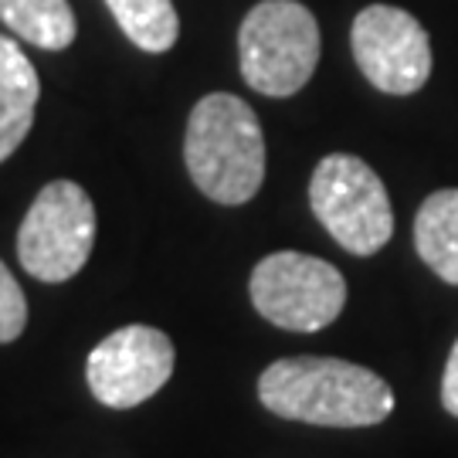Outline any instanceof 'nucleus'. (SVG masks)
Wrapping results in <instances>:
<instances>
[{
	"instance_id": "obj_10",
	"label": "nucleus",
	"mask_w": 458,
	"mask_h": 458,
	"mask_svg": "<svg viewBox=\"0 0 458 458\" xmlns=\"http://www.w3.org/2000/svg\"><path fill=\"white\" fill-rule=\"evenodd\" d=\"M414 248L442 282L458 285V187L425 197L414 217Z\"/></svg>"
},
{
	"instance_id": "obj_1",
	"label": "nucleus",
	"mask_w": 458,
	"mask_h": 458,
	"mask_svg": "<svg viewBox=\"0 0 458 458\" xmlns=\"http://www.w3.org/2000/svg\"><path fill=\"white\" fill-rule=\"evenodd\" d=\"M259 401L316 428H370L391 418L394 391L384 377L336 357H285L259 377Z\"/></svg>"
},
{
	"instance_id": "obj_7",
	"label": "nucleus",
	"mask_w": 458,
	"mask_h": 458,
	"mask_svg": "<svg viewBox=\"0 0 458 458\" xmlns=\"http://www.w3.org/2000/svg\"><path fill=\"white\" fill-rule=\"evenodd\" d=\"M350 45L367 82L387 96H411L431 79V38L421 21L401 7H363L353 17Z\"/></svg>"
},
{
	"instance_id": "obj_3",
	"label": "nucleus",
	"mask_w": 458,
	"mask_h": 458,
	"mask_svg": "<svg viewBox=\"0 0 458 458\" xmlns=\"http://www.w3.org/2000/svg\"><path fill=\"white\" fill-rule=\"evenodd\" d=\"M319 24L299 0L255 4L238 31L242 79L272 98L295 96L319 65Z\"/></svg>"
},
{
	"instance_id": "obj_11",
	"label": "nucleus",
	"mask_w": 458,
	"mask_h": 458,
	"mask_svg": "<svg viewBox=\"0 0 458 458\" xmlns=\"http://www.w3.org/2000/svg\"><path fill=\"white\" fill-rule=\"evenodd\" d=\"M0 21L34 48L65 51L75 41L68 0H0Z\"/></svg>"
},
{
	"instance_id": "obj_9",
	"label": "nucleus",
	"mask_w": 458,
	"mask_h": 458,
	"mask_svg": "<svg viewBox=\"0 0 458 458\" xmlns=\"http://www.w3.org/2000/svg\"><path fill=\"white\" fill-rule=\"evenodd\" d=\"M41 96V82L31 58L0 34V164L14 153L34 123V106Z\"/></svg>"
},
{
	"instance_id": "obj_12",
	"label": "nucleus",
	"mask_w": 458,
	"mask_h": 458,
	"mask_svg": "<svg viewBox=\"0 0 458 458\" xmlns=\"http://www.w3.org/2000/svg\"><path fill=\"white\" fill-rule=\"evenodd\" d=\"M123 34L136 48L164 55L181 38V17L174 0H106Z\"/></svg>"
},
{
	"instance_id": "obj_4",
	"label": "nucleus",
	"mask_w": 458,
	"mask_h": 458,
	"mask_svg": "<svg viewBox=\"0 0 458 458\" xmlns=\"http://www.w3.org/2000/svg\"><path fill=\"white\" fill-rule=\"evenodd\" d=\"M310 204L333 242L350 255H377L391 242L394 211L387 187L360 157L329 153L310 181Z\"/></svg>"
},
{
	"instance_id": "obj_8",
	"label": "nucleus",
	"mask_w": 458,
	"mask_h": 458,
	"mask_svg": "<svg viewBox=\"0 0 458 458\" xmlns=\"http://www.w3.org/2000/svg\"><path fill=\"white\" fill-rule=\"evenodd\" d=\"M174 344L157 327H123L89 353L85 380L98 404L115 411L149 401L174 374Z\"/></svg>"
},
{
	"instance_id": "obj_13",
	"label": "nucleus",
	"mask_w": 458,
	"mask_h": 458,
	"mask_svg": "<svg viewBox=\"0 0 458 458\" xmlns=\"http://www.w3.org/2000/svg\"><path fill=\"white\" fill-rule=\"evenodd\" d=\"M28 327V299L11 268L0 262V344H14Z\"/></svg>"
},
{
	"instance_id": "obj_6",
	"label": "nucleus",
	"mask_w": 458,
	"mask_h": 458,
	"mask_svg": "<svg viewBox=\"0 0 458 458\" xmlns=\"http://www.w3.org/2000/svg\"><path fill=\"white\" fill-rule=\"evenodd\" d=\"M262 319L293 333H316L336 323L346 306V278L336 265L302 251H276L255 265L248 282Z\"/></svg>"
},
{
	"instance_id": "obj_5",
	"label": "nucleus",
	"mask_w": 458,
	"mask_h": 458,
	"mask_svg": "<svg viewBox=\"0 0 458 458\" xmlns=\"http://www.w3.org/2000/svg\"><path fill=\"white\" fill-rule=\"evenodd\" d=\"M96 245V204L75 181L45 183L17 231V259L38 282L79 276Z\"/></svg>"
},
{
	"instance_id": "obj_2",
	"label": "nucleus",
	"mask_w": 458,
	"mask_h": 458,
	"mask_svg": "<svg viewBox=\"0 0 458 458\" xmlns=\"http://www.w3.org/2000/svg\"><path fill=\"white\" fill-rule=\"evenodd\" d=\"M183 160L197 191L214 204H248L265 181V136L255 109L231 92L204 96L187 119Z\"/></svg>"
},
{
	"instance_id": "obj_14",
	"label": "nucleus",
	"mask_w": 458,
	"mask_h": 458,
	"mask_svg": "<svg viewBox=\"0 0 458 458\" xmlns=\"http://www.w3.org/2000/svg\"><path fill=\"white\" fill-rule=\"evenodd\" d=\"M442 404L448 414L458 418V340L448 353V363H445V377H442Z\"/></svg>"
}]
</instances>
